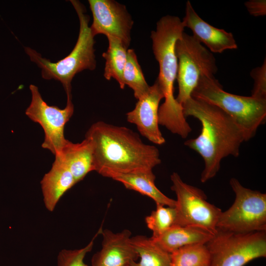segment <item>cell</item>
<instances>
[{"instance_id":"7a4b0ae2","label":"cell","mask_w":266,"mask_h":266,"mask_svg":"<svg viewBox=\"0 0 266 266\" xmlns=\"http://www.w3.org/2000/svg\"><path fill=\"white\" fill-rule=\"evenodd\" d=\"M182 107L186 118L193 117L201 125L198 137L186 140L184 144L202 158L204 166L200 181L205 183L216 176L224 158L239 156L244 136L230 116L209 102L191 97Z\"/></svg>"},{"instance_id":"ffe728a7","label":"cell","mask_w":266,"mask_h":266,"mask_svg":"<svg viewBox=\"0 0 266 266\" xmlns=\"http://www.w3.org/2000/svg\"><path fill=\"white\" fill-rule=\"evenodd\" d=\"M108 47L102 56L105 60L104 76L110 80L114 78L119 83L120 87L123 89V73L126 63L127 51L122 42L116 38L108 36Z\"/></svg>"},{"instance_id":"9a60e30c","label":"cell","mask_w":266,"mask_h":266,"mask_svg":"<svg viewBox=\"0 0 266 266\" xmlns=\"http://www.w3.org/2000/svg\"><path fill=\"white\" fill-rule=\"evenodd\" d=\"M40 183L45 206L53 211L61 197L77 183L62 159L55 156L51 169Z\"/></svg>"},{"instance_id":"8fae6325","label":"cell","mask_w":266,"mask_h":266,"mask_svg":"<svg viewBox=\"0 0 266 266\" xmlns=\"http://www.w3.org/2000/svg\"><path fill=\"white\" fill-rule=\"evenodd\" d=\"M93 34H102L120 40L128 49L133 22L126 6L113 0H89Z\"/></svg>"},{"instance_id":"52a82bcc","label":"cell","mask_w":266,"mask_h":266,"mask_svg":"<svg viewBox=\"0 0 266 266\" xmlns=\"http://www.w3.org/2000/svg\"><path fill=\"white\" fill-rule=\"evenodd\" d=\"M175 52L178 61V84L176 100L182 106L191 97L200 77L214 76L217 67L211 52L193 35L184 32L175 43Z\"/></svg>"},{"instance_id":"603a6c76","label":"cell","mask_w":266,"mask_h":266,"mask_svg":"<svg viewBox=\"0 0 266 266\" xmlns=\"http://www.w3.org/2000/svg\"><path fill=\"white\" fill-rule=\"evenodd\" d=\"M175 207L156 204V208L145 218V223L152 232V238H156L175 225Z\"/></svg>"},{"instance_id":"d4e9b609","label":"cell","mask_w":266,"mask_h":266,"mask_svg":"<svg viewBox=\"0 0 266 266\" xmlns=\"http://www.w3.org/2000/svg\"><path fill=\"white\" fill-rule=\"evenodd\" d=\"M250 75L254 80L251 96L266 100V60L261 66L253 69Z\"/></svg>"},{"instance_id":"4fadbf2b","label":"cell","mask_w":266,"mask_h":266,"mask_svg":"<svg viewBox=\"0 0 266 266\" xmlns=\"http://www.w3.org/2000/svg\"><path fill=\"white\" fill-rule=\"evenodd\" d=\"M101 248L93 256L90 266H130L138 260L131 242L132 233L125 229L114 233L102 230Z\"/></svg>"},{"instance_id":"ba28073f","label":"cell","mask_w":266,"mask_h":266,"mask_svg":"<svg viewBox=\"0 0 266 266\" xmlns=\"http://www.w3.org/2000/svg\"><path fill=\"white\" fill-rule=\"evenodd\" d=\"M209 266H244L266 257V232L235 233L217 230L206 244Z\"/></svg>"},{"instance_id":"3957f363","label":"cell","mask_w":266,"mask_h":266,"mask_svg":"<svg viewBox=\"0 0 266 266\" xmlns=\"http://www.w3.org/2000/svg\"><path fill=\"white\" fill-rule=\"evenodd\" d=\"M184 28L179 17L166 15L157 22L156 29L151 35L153 53L160 68L157 80L165 98L159 108V124L183 138L188 136L192 128L184 115L182 106L174 97V83L178 69L175 45Z\"/></svg>"},{"instance_id":"2e32d148","label":"cell","mask_w":266,"mask_h":266,"mask_svg":"<svg viewBox=\"0 0 266 266\" xmlns=\"http://www.w3.org/2000/svg\"><path fill=\"white\" fill-rule=\"evenodd\" d=\"M214 235L198 227L174 225L158 237L152 238L162 249L170 254L186 246L206 244Z\"/></svg>"},{"instance_id":"7402d4cb","label":"cell","mask_w":266,"mask_h":266,"mask_svg":"<svg viewBox=\"0 0 266 266\" xmlns=\"http://www.w3.org/2000/svg\"><path fill=\"white\" fill-rule=\"evenodd\" d=\"M124 84L133 91L134 97L138 100L148 90L147 83L134 50L128 49L126 63L123 73Z\"/></svg>"},{"instance_id":"ac0fdd59","label":"cell","mask_w":266,"mask_h":266,"mask_svg":"<svg viewBox=\"0 0 266 266\" xmlns=\"http://www.w3.org/2000/svg\"><path fill=\"white\" fill-rule=\"evenodd\" d=\"M56 156L62 159L76 183L82 180L88 173L94 171L93 146L87 138L80 143H74L68 140L61 154Z\"/></svg>"},{"instance_id":"5b68a950","label":"cell","mask_w":266,"mask_h":266,"mask_svg":"<svg viewBox=\"0 0 266 266\" xmlns=\"http://www.w3.org/2000/svg\"><path fill=\"white\" fill-rule=\"evenodd\" d=\"M191 97L209 102L230 116L242 131L245 141L266 122V100L227 92L214 76H201Z\"/></svg>"},{"instance_id":"7c38bea8","label":"cell","mask_w":266,"mask_h":266,"mask_svg":"<svg viewBox=\"0 0 266 266\" xmlns=\"http://www.w3.org/2000/svg\"><path fill=\"white\" fill-rule=\"evenodd\" d=\"M163 91L156 80L137 100L134 108L127 113L128 122L135 125L140 133L154 144L165 143L159 129L158 112Z\"/></svg>"},{"instance_id":"e0dca14e","label":"cell","mask_w":266,"mask_h":266,"mask_svg":"<svg viewBox=\"0 0 266 266\" xmlns=\"http://www.w3.org/2000/svg\"><path fill=\"white\" fill-rule=\"evenodd\" d=\"M110 178L121 183L126 188L134 190L152 199L156 203L175 207L176 200L164 195L156 186L152 169L125 174H114Z\"/></svg>"},{"instance_id":"9c48e42d","label":"cell","mask_w":266,"mask_h":266,"mask_svg":"<svg viewBox=\"0 0 266 266\" xmlns=\"http://www.w3.org/2000/svg\"><path fill=\"white\" fill-rule=\"evenodd\" d=\"M170 180L177 198L175 225L198 227L215 234L221 209L207 201L202 190L184 182L177 173L173 172Z\"/></svg>"},{"instance_id":"30bf717a","label":"cell","mask_w":266,"mask_h":266,"mask_svg":"<svg viewBox=\"0 0 266 266\" xmlns=\"http://www.w3.org/2000/svg\"><path fill=\"white\" fill-rule=\"evenodd\" d=\"M32 100L25 114L33 121L39 124L44 132L42 147L50 150L55 156L61 154L67 142L64 136V129L74 112L71 94H67L65 108L61 109L48 105L42 99L38 88L30 85Z\"/></svg>"},{"instance_id":"277c9868","label":"cell","mask_w":266,"mask_h":266,"mask_svg":"<svg viewBox=\"0 0 266 266\" xmlns=\"http://www.w3.org/2000/svg\"><path fill=\"white\" fill-rule=\"evenodd\" d=\"M70 1L77 14L80 23L78 37L71 52L63 59L53 63L43 58L34 50L25 48L31 60L41 68L42 77L60 81L66 94L71 93V82L76 74L85 69L94 70L96 66L95 36L89 26V17L85 14V8L79 1Z\"/></svg>"},{"instance_id":"d6986e66","label":"cell","mask_w":266,"mask_h":266,"mask_svg":"<svg viewBox=\"0 0 266 266\" xmlns=\"http://www.w3.org/2000/svg\"><path fill=\"white\" fill-rule=\"evenodd\" d=\"M131 242L138 255V261L130 266H171L170 254L162 249L151 237L138 235Z\"/></svg>"},{"instance_id":"44dd1931","label":"cell","mask_w":266,"mask_h":266,"mask_svg":"<svg viewBox=\"0 0 266 266\" xmlns=\"http://www.w3.org/2000/svg\"><path fill=\"white\" fill-rule=\"evenodd\" d=\"M171 266H209L210 256L206 244L181 247L170 253Z\"/></svg>"},{"instance_id":"6da1fadb","label":"cell","mask_w":266,"mask_h":266,"mask_svg":"<svg viewBox=\"0 0 266 266\" xmlns=\"http://www.w3.org/2000/svg\"><path fill=\"white\" fill-rule=\"evenodd\" d=\"M85 138L92 144L94 171L104 177L153 170L161 163L158 149L144 143L138 133L126 127L98 121Z\"/></svg>"},{"instance_id":"8992f818","label":"cell","mask_w":266,"mask_h":266,"mask_svg":"<svg viewBox=\"0 0 266 266\" xmlns=\"http://www.w3.org/2000/svg\"><path fill=\"white\" fill-rule=\"evenodd\" d=\"M230 184L235 194L232 206L221 213L217 230L235 233L266 232V194L243 186L232 178Z\"/></svg>"},{"instance_id":"cb8c5ba5","label":"cell","mask_w":266,"mask_h":266,"mask_svg":"<svg viewBox=\"0 0 266 266\" xmlns=\"http://www.w3.org/2000/svg\"><path fill=\"white\" fill-rule=\"evenodd\" d=\"M100 227L91 241L84 247L75 250L63 249L57 256V266H88L84 259L86 254L90 252L94 244L96 238L101 233Z\"/></svg>"},{"instance_id":"484cf974","label":"cell","mask_w":266,"mask_h":266,"mask_svg":"<svg viewBox=\"0 0 266 266\" xmlns=\"http://www.w3.org/2000/svg\"><path fill=\"white\" fill-rule=\"evenodd\" d=\"M244 5L251 15L258 17L266 15V0H250L245 2Z\"/></svg>"},{"instance_id":"5bb4252c","label":"cell","mask_w":266,"mask_h":266,"mask_svg":"<svg viewBox=\"0 0 266 266\" xmlns=\"http://www.w3.org/2000/svg\"><path fill=\"white\" fill-rule=\"evenodd\" d=\"M182 22L185 27L192 31L193 36L199 42L204 44L211 52L221 53L226 50L237 48L232 33L206 23L196 13L189 0L186 2L185 16Z\"/></svg>"}]
</instances>
